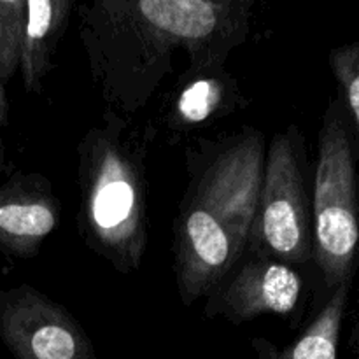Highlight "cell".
<instances>
[{
  "mask_svg": "<svg viewBox=\"0 0 359 359\" xmlns=\"http://www.w3.org/2000/svg\"><path fill=\"white\" fill-rule=\"evenodd\" d=\"M255 0H95L76 7L93 86L109 109L133 118L174 70L184 49L188 70L226 67L251 34Z\"/></svg>",
  "mask_w": 359,
  "mask_h": 359,
  "instance_id": "1",
  "label": "cell"
},
{
  "mask_svg": "<svg viewBox=\"0 0 359 359\" xmlns=\"http://www.w3.org/2000/svg\"><path fill=\"white\" fill-rule=\"evenodd\" d=\"M266 156L265 133L244 126L186 147V184L172 223L179 300L205 298L248 251Z\"/></svg>",
  "mask_w": 359,
  "mask_h": 359,
  "instance_id": "2",
  "label": "cell"
},
{
  "mask_svg": "<svg viewBox=\"0 0 359 359\" xmlns=\"http://www.w3.org/2000/svg\"><path fill=\"white\" fill-rule=\"evenodd\" d=\"M156 135L154 123L107 107L77 142V233L118 273L137 272L149 244L147 160Z\"/></svg>",
  "mask_w": 359,
  "mask_h": 359,
  "instance_id": "3",
  "label": "cell"
},
{
  "mask_svg": "<svg viewBox=\"0 0 359 359\" xmlns=\"http://www.w3.org/2000/svg\"><path fill=\"white\" fill-rule=\"evenodd\" d=\"M314 266L323 300L359 270V179L353 126L340 95L328 102L312 179Z\"/></svg>",
  "mask_w": 359,
  "mask_h": 359,
  "instance_id": "4",
  "label": "cell"
},
{
  "mask_svg": "<svg viewBox=\"0 0 359 359\" xmlns=\"http://www.w3.org/2000/svg\"><path fill=\"white\" fill-rule=\"evenodd\" d=\"M312 179L307 140L298 125L277 132L266 149L249 255L291 266L314 263Z\"/></svg>",
  "mask_w": 359,
  "mask_h": 359,
  "instance_id": "5",
  "label": "cell"
},
{
  "mask_svg": "<svg viewBox=\"0 0 359 359\" xmlns=\"http://www.w3.org/2000/svg\"><path fill=\"white\" fill-rule=\"evenodd\" d=\"M0 342L14 359H98L72 312L27 283L0 290Z\"/></svg>",
  "mask_w": 359,
  "mask_h": 359,
  "instance_id": "6",
  "label": "cell"
},
{
  "mask_svg": "<svg viewBox=\"0 0 359 359\" xmlns=\"http://www.w3.org/2000/svg\"><path fill=\"white\" fill-rule=\"evenodd\" d=\"M305 279L297 266L245 252L205 297L203 318L235 326L265 314L291 318L300 309Z\"/></svg>",
  "mask_w": 359,
  "mask_h": 359,
  "instance_id": "7",
  "label": "cell"
},
{
  "mask_svg": "<svg viewBox=\"0 0 359 359\" xmlns=\"http://www.w3.org/2000/svg\"><path fill=\"white\" fill-rule=\"evenodd\" d=\"M60 217L55 184L41 172L16 170L0 182V252L7 258H35Z\"/></svg>",
  "mask_w": 359,
  "mask_h": 359,
  "instance_id": "8",
  "label": "cell"
},
{
  "mask_svg": "<svg viewBox=\"0 0 359 359\" xmlns=\"http://www.w3.org/2000/svg\"><path fill=\"white\" fill-rule=\"evenodd\" d=\"M249 100L226 67L186 72L165 98L163 126L172 135H188L248 109Z\"/></svg>",
  "mask_w": 359,
  "mask_h": 359,
  "instance_id": "9",
  "label": "cell"
},
{
  "mask_svg": "<svg viewBox=\"0 0 359 359\" xmlns=\"http://www.w3.org/2000/svg\"><path fill=\"white\" fill-rule=\"evenodd\" d=\"M76 7L72 0H27L20 72L28 93H41L44 79L55 69L58 46L69 30Z\"/></svg>",
  "mask_w": 359,
  "mask_h": 359,
  "instance_id": "10",
  "label": "cell"
},
{
  "mask_svg": "<svg viewBox=\"0 0 359 359\" xmlns=\"http://www.w3.org/2000/svg\"><path fill=\"white\" fill-rule=\"evenodd\" d=\"M353 284L337 286L321 302L304 333L290 346L277 347L265 337H252L251 347L256 359H339L340 333Z\"/></svg>",
  "mask_w": 359,
  "mask_h": 359,
  "instance_id": "11",
  "label": "cell"
},
{
  "mask_svg": "<svg viewBox=\"0 0 359 359\" xmlns=\"http://www.w3.org/2000/svg\"><path fill=\"white\" fill-rule=\"evenodd\" d=\"M328 63L349 114L359 161V41L333 48L328 55Z\"/></svg>",
  "mask_w": 359,
  "mask_h": 359,
  "instance_id": "12",
  "label": "cell"
},
{
  "mask_svg": "<svg viewBox=\"0 0 359 359\" xmlns=\"http://www.w3.org/2000/svg\"><path fill=\"white\" fill-rule=\"evenodd\" d=\"M27 27V0H0V79L9 83L20 70Z\"/></svg>",
  "mask_w": 359,
  "mask_h": 359,
  "instance_id": "13",
  "label": "cell"
},
{
  "mask_svg": "<svg viewBox=\"0 0 359 359\" xmlns=\"http://www.w3.org/2000/svg\"><path fill=\"white\" fill-rule=\"evenodd\" d=\"M7 121H9V102H7L6 84L0 79V182H2L4 172L7 168L6 142H4V130H6Z\"/></svg>",
  "mask_w": 359,
  "mask_h": 359,
  "instance_id": "14",
  "label": "cell"
},
{
  "mask_svg": "<svg viewBox=\"0 0 359 359\" xmlns=\"http://www.w3.org/2000/svg\"><path fill=\"white\" fill-rule=\"evenodd\" d=\"M358 307H359V291H358ZM349 347H351V351H353L354 359H359V318H358V321L354 323L353 332H351Z\"/></svg>",
  "mask_w": 359,
  "mask_h": 359,
  "instance_id": "15",
  "label": "cell"
}]
</instances>
